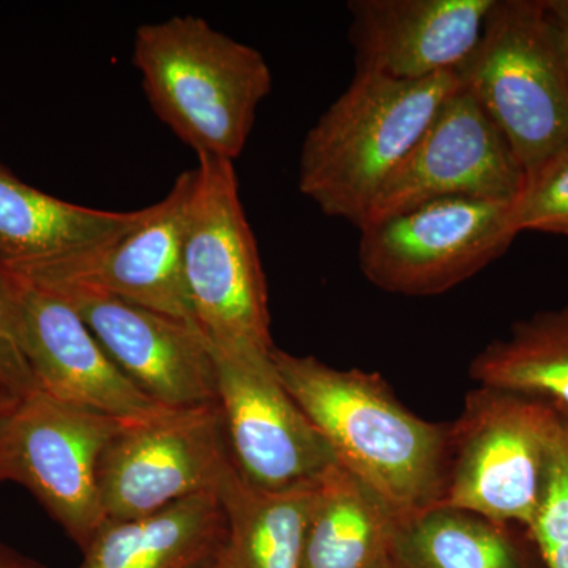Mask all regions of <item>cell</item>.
I'll list each match as a JSON object with an SVG mask.
<instances>
[{
    "label": "cell",
    "instance_id": "cell-1",
    "mask_svg": "<svg viewBox=\"0 0 568 568\" xmlns=\"http://www.w3.org/2000/svg\"><path fill=\"white\" fill-rule=\"evenodd\" d=\"M284 388L345 467L399 521L435 508L446 485L450 425L432 424L398 402L379 373L338 369L275 347Z\"/></svg>",
    "mask_w": 568,
    "mask_h": 568
},
{
    "label": "cell",
    "instance_id": "cell-2",
    "mask_svg": "<svg viewBox=\"0 0 568 568\" xmlns=\"http://www.w3.org/2000/svg\"><path fill=\"white\" fill-rule=\"evenodd\" d=\"M458 88L455 73L402 81L355 70L302 142L298 190L324 215L361 230L376 194Z\"/></svg>",
    "mask_w": 568,
    "mask_h": 568
},
{
    "label": "cell",
    "instance_id": "cell-3",
    "mask_svg": "<svg viewBox=\"0 0 568 568\" xmlns=\"http://www.w3.org/2000/svg\"><path fill=\"white\" fill-rule=\"evenodd\" d=\"M133 62L152 110L197 159L241 155L272 91L260 51L189 14L141 26Z\"/></svg>",
    "mask_w": 568,
    "mask_h": 568
},
{
    "label": "cell",
    "instance_id": "cell-4",
    "mask_svg": "<svg viewBox=\"0 0 568 568\" xmlns=\"http://www.w3.org/2000/svg\"><path fill=\"white\" fill-rule=\"evenodd\" d=\"M525 173L568 145V74L547 0H496L457 70Z\"/></svg>",
    "mask_w": 568,
    "mask_h": 568
},
{
    "label": "cell",
    "instance_id": "cell-5",
    "mask_svg": "<svg viewBox=\"0 0 568 568\" xmlns=\"http://www.w3.org/2000/svg\"><path fill=\"white\" fill-rule=\"evenodd\" d=\"M562 409L536 396L480 387L450 425L446 485L436 507L528 530L536 518Z\"/></svg>",
    "mask_w": 568,
    "mask_h": 568
},
{
    "label": "cell",
    "instance_id": "cell-6",
    "mask_svg": "<svg viewBox=\"0 0 568 568\" xmlns=\"http://www.w3.org/2000/svg\"><path fill=\"white\" fill-rule=\"evenodd\" d=\"M197 160L183 239L194 323L212 347L272 351L267 283L234 162Z\"/></svg>",
    "mask_w": 568,
    "mask_h": 568
},
{
    "label": "cell",
    "instance_id": "cell-7",
    "mask_svg": "<svg viewBox=\"0 0 568 568\" xmlns=\"http://www.w3.org/2000/svg\"><path fill=\"white\" fill-rule=\"evenodd\" d=\"M358 264L386 293L432 297L454 290L507 253L511 203L452 197L361 227Z\"/></svg>",
    "mask_w": 568,
    "mask_h": 568
},
{
    "label": "cell",
    "instance_id": "cell-8",
    "mask_svg": "<svg viewBox=\"0 0 568 568\" xmlns=\"http://www.w3.org/2000/svg\"><path fill=\"white\" fill-rule=\"evenodd\" d=\"M211 349L227 450L239 477L264 491L320 484L338 459L276 375L275 347Z\"/></svg>",
    "mask_w": 568,
    "mask_h": 568
},
{
    "label": "cell",
    "instance_id": "cell-9",
    "mask_svg": "<svg viewBox=\"0 0 568 568\" xmlns=\"http://www.w3.org/2000/svg\"><path fill=\"white\" fill-rule=\"evenodd\" d=\"M231 466L219 403L123 422L97 467L104 517L141 518L219 491Z\"/></svg>",
    "mask_w": 568,
    "mask_h": 568
},
{
    "label": "cell",
    "instance_id": "cell-10",
    "mask_svg": "<svg viewBox=\"0 0 568 568\" xmlns=\"http://www.w3.org/2000/svg\"><path fill=\"white\" fill-rule=\"evenodd\" d=\"M122 424L37 390L0 429L9 480L24 485L81 549L106 521L97 467Z\"/></svg>",
    "mask_w": 568,
    "mask_h": 568
},
{
    "label": "cell",
    "instance_id": "cell-11",
    "mask_svg": "<svg viewBox=\"0 0 568 568\" xmlns=\"http://www.w3.org/2000/svg\"><path fill=\"white\" fill-rule=\"evenodd\" d=\"M525 175L495 122L459 84L376 194L364 226L452 197L514 203Z\"/></svg>",
    "mask_w": 568,
    "mask_h": 568
},
{
    "label": "cell",
    "instance_id": "cell-12",
    "mask_svg": "<svg viewBox=\"0 0 568 568\" xmlns=\"http://www.w3.org/2000/svg\"><path fill=\"white\" fill-rule=\"evenodd\" d=\"M43 290L69 302L114 364L153 402L170 409L219 403L215 361L197 325L88 287Z\"/></svg>",
    "mask_w": 568,
    "mask_h": 568
},
{
    "label": "cell",
    "instance_id": "cell-13",
    "mask_svg": "<svg viewBox=\"0 0 568 568\" xmlns=\"http://www.w3.org/2000/svg\"><path fill=\"white\" fill-rule=\"evenodd\" d=\"M194 170L179 175L144 219L100 252L18 276L37 286H81L129 304L194 323L183 275V239ZM17 276V275H14Z\"/></svg>",
    "mask_w": 568,
    "mask_h": 568
},
{
    "label": "cell",
    "instance_id": "cell-14",
    "mask_svg": "<svg viewBox=\"0 0 568 568\" xmlns=\"http://www.w3.org/2000/svg\"><path fill=\"white\" fill-rule=\"evenodd\" d=\"M14 278L22 353L40 392L122 422L170 409L134 386L61 295Z\"/></svg>",
    "mask_w": 568,
    "mask_h": 568
},
{
    "label": "cell",
    "instance_id": "cell-15",
    "mask_svg": "<svg viewBox=\"0 0 568 568\" xmlns=\"http://www.w3.org/2000/svg\"><path fill=\"white\" fill-rule=\"evenodd\" d=\"M496 0H353L347 36L357 70L402 81L454 73L469 58Z\"/></svg>",
    "mask_w": 568,
    "mask_h": 568
},
{
    "label": "cell",
    "instance_id": "cell-16",
    "mask_svg": "<svg viewBox=\"0 0 568 568\" xmlns=\"http://www.w3.org/2000/svg\"><path fill=\"white\" fill-rule=\"evenodd\" d=\"M144 213L67 203L21 182L0 164V267L21 276L91 256L133 230Z\"/></svg>",
    "mask_w": 568,
    "mask_h": 568
},
{
    "label": "cell",
    "instance_id": "cell-17",
    "mask_svg": "<svg viewBox=\"0 0 568 568\" xmlns=\"http://www.w3.org/2000/svg\"><path fill=\"white\" fill-rule=\"evenodd\" d=\"M219 491L201 493L133 519H106L78 568H211L226 549Z\"/></svg>",
    "mask_w": 568,
    "mask_h": 568
},
{
    "label": "cell",
    "instance_id": "cell-18",
    "mask_svg": "<svg viewBox=\"0 0 568 568\" xmlns=\"http://www.w3.org/2000/svg\"><path fill=\"white\" fill-rule=\"evenodd\" d=\"M398 521L372 488L336 465L317 485L302 568H390Z\"/></svg>",
    "mask_w": 568,
    "mask_h": 568
},
{
    "label": "cell",
    "instance_id": "cell-19",
    "mask_svg": "<svg viewBox=\"0 0 568 568\" xmlns=\"http://www.w3.org/2000/svg\"><path fill=\"white\" fill-rule=\"evenodd\" d=\"M317 485L264 491L231 466L219 488L231 568H302Z\"/></svg>",
    "mask_w": 568,
    "mask_h": 568
},
{
    "label": "cell",
    "instance_id": "cell-20",
    "mask_svg": "<svg viewBox=\"0 0 568 568\" xmlns=\"http://www.w3.org/2000/svg\"><path fill=\"white\" fill-rule=\"evenodd\" d=\"M470 379L480 387L536 396L568 414V304L511 325L474 357Z\"/></svg>",
    "mask_w": 568,
    "mask_h": 568
},
{
    "label": "cell",
    "instance_id": "cell-21",
    "mask_svg": "<svg viewBox=\"0 0 568 568\" xmlns=\"http://www.w3.org/2000/svg\"><path fill=\"white\" fill-rule=\"evenodd\" d=\"M511 525L435 507L398 521L394 556L406 568H525Z\"/></svg>",
    "mask_w": 568,
    "mask_h": 568
},
{
    "label": "cell",
    "instance_id": "cell-22",
    "mask_svg": "<svg viewBox=\"0 0 568 568\" xmlns=\"http://www.w3.org/2000/svg\"><path fill=\"white\" fill-rule=\"evenodd\" d=\"M511 220L518 234L538 231L568 237V145L526 173L511 203Z\"/></svg>",
    "mask_w": 568,
    "mask_h": 568
},
{
    "label": "cell",
    "instance_id": "cell-23",
    "mask_svg": "<svg viewBox=\"0 0 568 568\" xmlns=\"http://www.w3.org/2000/svg\"><path fill=\"white\" fill-rule=\"evenodd\" d=\"M548 568H568V414L551 454L536 518L528 529Z\"/></svg>",
    "mask_w": 568,
    "mask_h": 568
},
{
    "label": "cell",
    "instance_id": "cell-24",
    "mask_svg": "<svg viewBox=\"0 0 568 568\" xmlns=\"http://www.w3.org/2000/svg\"><path fill=\"white\" fill-rule=\"evenodd\" d=\"M0 387L22 399L39 390L18 331L17 278L0 267Z\"/></svg>",
    "mask_w": 568,
    "mask_h": 568
},
{
    "label": "cell",
    "instance_id": "cell-25",
    "mask_svg": "<svg viewBox=\"0 0 568 568\" xmlns=\"http://www.w3.org/2000/svg\"><path fill=\"white\" fill-rule=\"evenodd\" d=\"M549 17L555 22L568 74V0H547Z\"/></svg>",
    "mask_w": 568,
    "mask_h": 568
},
{
    "label": "cell",
    "instance_id": "cell-26",
    "mask_svg": "<svg viewBox=\"0 0 568 568\" xmlns=\"http://www.w3.org/2000/svg\"><path fill=\"white\" fill-rule=\"evenodd\" d=\"M0 568H47L0 544Z\"/></svg>",
    "mask_w": 568,
    "mask_h": 568
},
{
    "label": "cell",
    "instance_id": "cell-27",
    "mask_svg": "<svg viewBox=\"0 0 568 568\" xmlns=\"http://www.w3.org/2000/svg\"><path fill=\"white\" fill-rule=\"evenodd\" d=\"M18 403H20V399L14 398L13 395H10L9 392L0 387V429H2V426L9 420Z\"/></svg>",
    "mask_w": 568,
    "mask_h": 568
},
{
    "label": "cell",
    "instance_id": "cell-28",
    "mask_svg": "<svg viewBox=\"0 0 568 568\" xmlns=\"http://www.w3.org/2000/svg\"><path fill=\"white\" fill-rule=\"evenodd\" d=\"M211 568H231L230 559H227V556H226V549H224L222 558L216 560V562L213 564V566Z\"/></svg>",
    "mask_w": 568,
    "mask_h": 568
},
{
    "label": "cell",
    "instance_id": "cell-29",
    "mask_svg": "<svg viewBox=\"0 0 568 568\" xmlns=\"http://www.w3.org/2000/svg\"><path fill=\"white\" fill-rule=\"evenodd\" d=\"M9 480L7 477L6 463H3L2 452H0V481Z\"/></svg>",
    "mask_w": 568,
    "mask_h": 568
}]
</instances>
